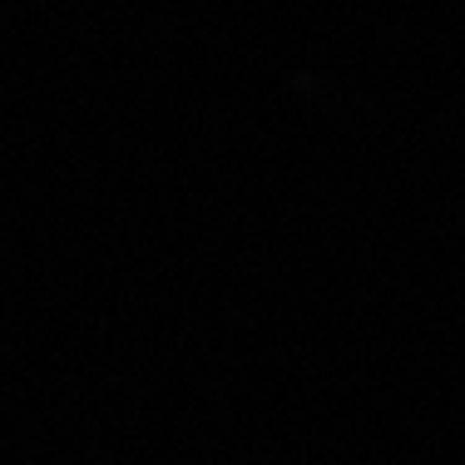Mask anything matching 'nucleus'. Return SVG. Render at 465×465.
Wrapping results in <instances>:
<instances>
[]
</instances>
